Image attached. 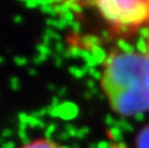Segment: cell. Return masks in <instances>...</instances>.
I'll use <instances>...</instances> for the list:
<instances>
[{
    "mask_svg": "<svg viewBox=\"0 0 149 148\" xmlns=\"http://www.w3.org/2000/svg\"><path fill=\"white\" fill-rule=\"evenodd\" d=\"M100 87L114 113H149V57L143 51L115 49L104 59Z\"/></svg>",
    "mask_w": 149,
    "mask_h": 148,
    "instance_id": "6da1fadb",
    "label": "cell"
},
{
    "mask_svg": "<svg viewBox=\"0 0 149 148\" xmlns=\"http://www.w3.org/2000/svg\"><path fill=\"white\" fill-rule=\"evenodd\" d=\"M93 7L114 36L126 38L149 26V0H83Z\"/></svg>",
    "mask_w": 149,
    "mask_h": 148,
    "instance_id": "7a4b0ae2",
    "label": "cell"
},
{
    "mask_svg": "<svg viewBox=\"0 0 149 148\" xmlns=\"http://www.w3.org/2000/svg\"><path fill=\"white\" fill-rule=\"evenodd\" d=\"M21 148H64V147L51 139L38 138V139H35V140H31L24 143Z\"/></svg>",
    "mask_w": 149,
    "mask_h": 148,
    "instance_id": "3957f363",
    "label": "cell"
},
{
    "mask_svg": "<svg viewBox=\"0 0 149 148\" xmlns=\"http://www.w3.org/2000/svg\"><path fill=\"white\" fill-rule=\"evenodd\" d=\"M144 52H146L147 56L149 57V35H148V38H147V41H146V50H144Z\"/></svg>",
    "mask_w": 149,
    "mask_h": 148,
    "instance_id": "277c9868",
    "label": "cell"
}]
</instances>
